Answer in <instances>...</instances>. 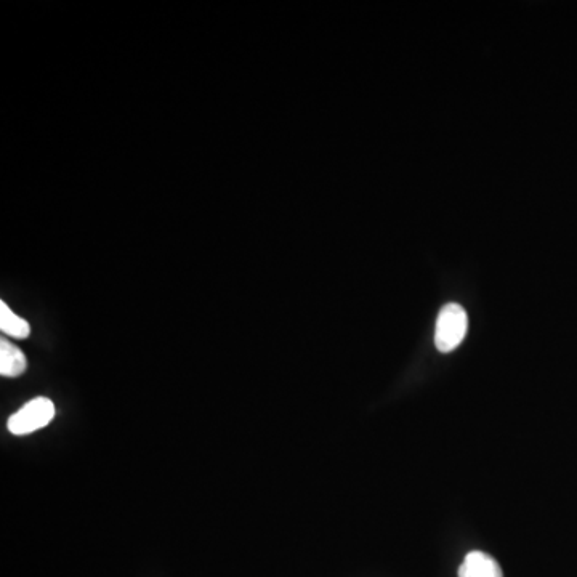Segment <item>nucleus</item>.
I'll return each instance as SVG.
<instances>
[{
    "mask_svg": "<svg viewBox=\"0 0 577 577\" xmlns=\"http://www.w3.org/2000/svg\"><path fill=\"white\" fill-rule=\"evenodd\" d=\"M53 417H55V406L52 401L39 396L26 403L20 411L15 412L10 417L7 427L13 435H29L49 425Z\"/></svg>",
    "mask_w": 577,
    "mask_h": 577,
    "instance_id": "obj_2",
    "label": "nucleus"
},
{
    "mask_svg": "<svg viewBox=\"0 0 577 577\" xmlns=\"http://www.w3.org/2000/svg\"><path fill=\"white\" fill-rule=\"evenodd\" d=\"M459 577H504L502 568L485 552H470L459 568Z\"/></svg>",
    "mask_w": 577,
    "mask_h": 577,
    "instance_id": "obj_3",
    "label": "nucleus"
},
{
    "mask_svg": "<svg viewBox=\"0 0 577 577\" xmlns=\"http://www.w3.org/2000/svg\"><path fill=\"white\" fill-rule=\"evenodd\" d=\"M28 361L25 353L7 339L0 340V374L4 377H18L26 371Z\"/></svg>",
    "mask_w": 577,
    "mask_h": 577,
    "instance_id": "obj_4",
    "label": "nucleus"
},
{
    "mask_svg": "<svg viewBox=\"0 0 577 577\" xmlns=\"http://www.w3.org/2000/svg\"><path fill=\"white\" fill-rule=\"evenodd\" d=\"M469 329V318L464 308L457 303H448L441 308L436 319L435 345L441 353L456 350L464 342Z\"/></svg>",
    "mask_w": 577,
    "mask_h": 577,
    "instance_id": "obj_1",
    "label": "nucleus"
},
{
    "mask_svg": "<svg viewBox=\"0 0 577 577\" xmlns=\"http://www.w3.org/2000/svg\"><path fill=\"white\" fill-rule=\"evenodd\" d=\"M0 329L15 339H26L31 332L28 321L15 315L5 302H0Z\"/></svg>",
    "mask_w": 577,
    "mask_h": 577,
    "instance_id": "obj_5",
    "label": "nucleus"
}]
</instances>
